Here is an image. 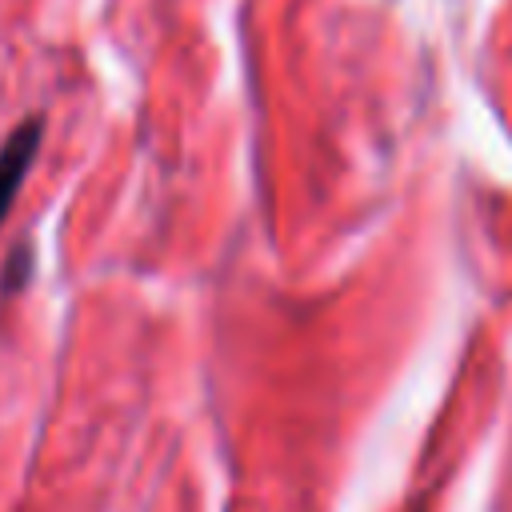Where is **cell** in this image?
<instances>
[{"instance_id": "cell-2", "label": "cell", "mask_w": 512, "mask_h": 512, "mask_svg": "<svg viewBox=\"0 0 512 512\" xmlns=\"http://www.w3.org/2000/svg\"><path fill=\"white\" fill-rule=\"evenodd\" d=\"M28 272H32V256H28L24 244H16L12 256H8V264H4V272H0V292L4 296H16L24 288V280H28Z\"/></svg>"}, {"instance_id": "cell-1", "label": "cell", "mask_w": 512, "mask_h": 512, "mask_svg": "<svg viewBox=\"0 0 512 512\" xmlns=\"http://www.w3.org/2000/svg\"><path fill=\"white\" fill-rule=\"evenodd\" d=\"M40 140H44V120L40 116H28L0 144V224L8 220V212H12V204H16L20 188H24V176L32 172V160L40 152Z\"/></svg>"}]
</instances>
